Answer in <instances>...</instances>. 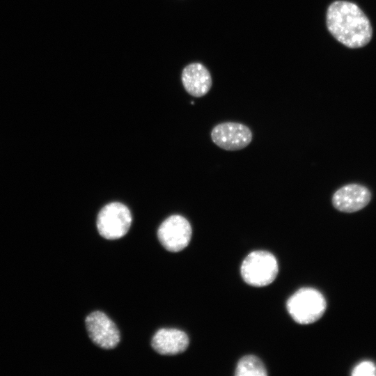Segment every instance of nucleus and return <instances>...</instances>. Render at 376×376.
<instances>
[{
  "label": "nucleus",
  "instance_id": "nucleus-1",
  "mask_svg": "<svg viewBox=\"0 0 376 376\" xmlns=\"http://www.w3.org/2000/svg\"><path fill=\"white\" fill-rule=\"evenodd\" d=\"M327 26L330 33L340 43L350 48H359L371 40V24L356 4L336 1L327 9Z\"/></svg>",
  "mask_w": 376,
  "mask_h": 376
},
{
  "label": "nucleus",
  "instance_id": "nucleus-2",
  "mask_svg": "<svg viewBox=\"0 0 376 376\" xmlns=\"http://www.w3.org/2000/svg\"><path fill=\"white\" fill-rule=\"evenodd\" d=\"M327 303L324 296L313 288H302L287 301L286 308L297 323L308 324L318 320L324 313Z\"/></svg>",
  "mask_w": 376,
  "mask_h": 376
},
{
  "label": "nucleus",
  "instance_id": "nucleus-3",
  "mask_svg": "<svg viewBox=\"0 0 376 376\" xmlns=\"http://www.w3.org/2000/svg\"><path fill=\"white\" fill-rule=\"evenodd\" d=\"M240 272L246 283L254 287H263L274 281L279 272V265L270 252L254 251L244 259Z\"/></svg>",
  "mask_w": 376,
  "mask_h": 376
},
{
  "label": "nucleus",
  "instance_id": "nucleus-4",
  "mask_svg": "<svg viewBox=\"0 0 376 376\" xmlns=\"http://www.w3.org/2000/svg\"><path fill=\"white\" fill-rule=\"evenodd\" d=\"M132 217L128 207L118 202L104 206L97 217V228L100 235L107 240H116L128 232Z\"/></svg>",
  "mask_w": 376,
  "mask_h": 376
},
{
  "label": "nucleus",
  "instance_id": "nucleus-5",
  "mask_svg": "<svg viewBox=\"0 0 376 376\" xmlns=\"http://www.w3.org/2000/svg\"><path fill=\"white\" fill-rule=\"evenodd\" d=\"M192 234L189 222L182 216L171 215L159 226L157 237L169 251L178 252L188 246Z\"/></svg>",
  "mask_w": 376,
  "mask_h": 376
},
{
  "label": "nucleus",
  "instance_id": "nucleus-6",
  "mask_svg": "<svg viewBox=\"0 0 376 376\" xmlns=\"http://www.w3.org/2000/svg\"><path fill=\"white\" fill-rule=\"evenodd\" d=\"M91 340L98 347L110 350L116 347L120 340L119 331L107 315L101 311L89 314L85 320Z\"/></svg>",
  "mask_w": 376,
  "mask_h": 376
},
{
  "label": "nucleus",
  "instance_id": "nucleus-7",
  "mask_svg": "<svg viewBox=\"0 0 376 376\" xmlns=\"http://www.w3.org/2000/svg\"><path fill=\"white\" fill-rule=\"evenodd\" d=\"M213 142L226 150H239L246 147L252 140V132L240 123L224 122L217 125L211 132Z\"/></svg>",
  "mask_w": 376,
  "mask_h": 376
},
{
  "label": "nucleus",
  "instance_id": "nucleus-8",
  "mask_svg": "<svg viewBox=\"0 0 376 376\" xmlns=\"http://www.w3.org/2000/svg\"><path fill=\"white\" fill-rule=\"evenodd\" d=\"M371 194L364 186L350 184L338 189L332 196V204L338 210L343 212L358 211L370 202Z\"/></svg>",
  "mask_w": 376,
  "mask_h": 376
},
{
  "label": "nucleus",
  "instance_id": "nucleus-9",
  "mask_svg": "<svg viewBox=\"0 0 376 376\" xmlns=\"http://www.w3.org/2000/svg\"><path fill=\"white\" fill-rule=\"evenodd\" d=\"M189 338L182 331L161 329L153 336L151 345L162 355H175L185 352L189 345Z\"/></svg>",
  "mask_w": 376,
  "mask_h": 376
},
{
  "label": "nucleus",
  "instance_id": "nucleus-10",
  "mask_svg": "<svg viewBox=\"0 0 376 376\" xmlns=\"http://www.w3.org/2000/svg\"><path fill=\"white\" fill-rule=\"evenodd\" d=\"M182 82L187 92L194 97L205 95L212 86L209 71L198 63L189 64L184 68Z\"/></svg>",
  "mask_w": 376,
  "mask_h": 376
},
{
  "label": "nucleus",
  "instance_id": "nucleus-11",
  "mask_svg": "<svg viewBox=\"0 0 376 376\" xmlns=\"http://www.w3.org/2000/svg\"><path fill=\"white\" fill-rule=\"evenodd\" d=\"M235 375L237 376H265L267 372L258 357L254 355H246L238 361Z\"/></svg>",
  "mask_w": 376,
  "mask_h": 376
},
{
  "label": "nucleus",
  "instance_id": "nucleus-12",
  "mask_svg": "<svg viewBox=\"0 0 376 376\" xmlns=\"http://www.w3.org/2000/svg\"><path fill=\"white\" fill-rule=\"evenodd\" d=\"M352 375L354 376H375L376 366L372 361H362L354 368Z\"/></svg>",
  "mask_w": 376,
  "mask_h": 376
}]
</instances>
